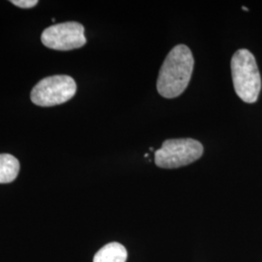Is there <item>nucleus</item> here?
Returning a JSON list of instances; mask_svg holds the SVG:
<instances>
[{"instance_id":"nucleus-1","label":"nucleus","mask_w":262,"mask_h":262,"mask_svg":"<svg viewBox=\"0 0 262 262\" xmlns=\"http://www.w3.org/2000/svg\"><path fill=\"white\" fill-rule=\"evenodd\" d=\"M194 66L191 51L186 45H177L166 56L159 70L157 88L165 98H175L183 94L189 84Z\"/></svg>"},{"instance_id":"nucleus-2","label":"nucleus","mask_w":262,"mask_h":262,"mask_svg":"<svg viewBox=\"0 0 262 262\" xmlns=\"http://www.w3.org/2000/svg\"><path fill=\"white\" fill-rule=\"evenodd\" d=\"M231 72L235 92L246 103H254L261 90V79L253 54L241 49L231 58Z\"/></svg>"},{"instance_id":"nucleus-3","label":"nucleus","mask_w":262,"mask_h":262,"mask_svg":"<svg viewBox=\"0 0 262 262\" xmlns=\"http://www.w3.org/2000/svg\"><path fill=\"white\" fill-rule=\"evenodd\" d=\"M203 151L204 148L199 141L191 138L169 139L156 150L155 162L160 168H179L196 161Z\"/></svg>"},{"instance_id":"nucleus-4","label":"nucleus","mask_w":262,"mask_h":262,"mask_svg":"<svg viewBox=\"0 0 262 262\" xmlns=\"http://www.w3.org/2000/svg\"><path fill=\"white\" fill-rule=\"evenodd\" d=\"M77 92V84L73 78L67 75L50 76L33 88L31 101L41 107H52L66 103Z\"/></svg>"},{"instance_id":"nucleus-5","label":"nucleus","mask_w":262,"mask_h":262,"mask_svg":"<svg viewBox=\"0 0 262 262\" xmlns=\"http://www.w3.org/2000/svg\"><path fill=\"white\" fill-rule=\"evenodd\" d=\"M44 46L56 51H70L86 43L84 28L79 23L67 21L46 28L41 36Z\"/></svg>"},{"instance_id":"nucleus-6","label":"nucleus","mask_w":262,"mask_h":262,"mask_svg":"<svg viewBox=\"0 0 262 262\" xmlns=\"http://www.w3.org/2000/svg\"><path fill=\"white\" fill-rule=\"evenodd\" d=\"M127 252L122 244L109 243L94 255V262H125Z\"/></svg>"},{"instance_id":"nucleus-7","label":"nucleus","mask_w":262,"mask_h":262,"mask_svg":"<svg viewBox=\"0 0 262 262\" xmlns=\"http://www.w3.org/2000/svg\"><path fill=\"white\" fill-rule=\"evenodd\" d=\"M19 162L9 154H0V184H9L18 177Z\"/></svg>"},{"instance_id":"nucleus-8","label":"nucleus","mask_w":262,"mask_h":262,"mask_svg":"<svg viewBox=\"0 0 262 262\" xmlns=\"http://www.w3.org/2000/svg\"><path fill=\"white\" fill-rule=\"evenodd\" d=\"M11 3L20 8H31L37 4L38 1L37 0H12Z\"/></svg>"},{"instance_id":"nucleus-9","label":"nucleus","mask_w":262,"mask_h":262,"mask_svg":"<svg viewBox=\"0 0 262 262\" xmlns=\"http://www.w3.org/2000/svg\"><path fill=\"white\" fill-rule=\"evenodd\" d=\"M242 8H243V9L245 10V11H249V9H248L247 7H242Z\"/></svg>"}]
</instances>
